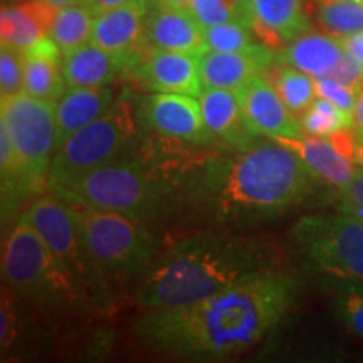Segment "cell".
<instances>
[{"instance_id": "83f0119b", "label": "cell", "mask_w": 363, "mask_h": 363, "mask_svg": "<svg viewBox=\"0 0 363 363\" xmlns=\"http://www.w3.org/2000/svg\"><path fill=\"white\" fill-rule=\"evenodd\" d=\"M301 128L305 135L330 136L337 131L353 128V116L330 99L318 96L308 110L303 113Z\"/></svg>"}, {"instance_id": "d6986e66", "label": "cell", "mask_w": 363, "mask_h": 363, "mask_svg": "<svg viewBox=\"0 0 363 363\" xmlns=\"http://www.w3.org/2000/svg\"><path fill=\"white\" fill-rule=\"evenodd\" d=\"M118 101L110 84L98 88H67L56 104V150L69 136L93 123Z\"/></svg>"}, {"instance_id": "f6af8a7d", "label": "cell", "mask_w": 363, "mask_h": 363, "mask_svg": "<svg viewBox=\"0 0 363 363\" xmlns=\"http://www.w3.org/2000/svg\"><path fill=\"white\" fill-rule=\"evenodd\" d=\"M362 34H363V33H362Z\"/></svg>"}, {"instance_id": "52a82bcc", "label": "cell", "mask_w": 363, "mask_h": 363, "mask_svg": "<svg viewBox=\"0 0 363 363\" xmlns=\"http://www.w3.org/2000/svg\"><path fill=\"white\" fill-rule=\"evenodd\" d=\"M22 217L43 235L78 299L104 303L108 298L106 276L91 261L69 203L49 192L35 199Z\"/></svg>"}, {"instance_id": "e575fe53", "label": "cell", "mask_w": 363, "mask_h": 363, "mask_svg": "<svg viewBox=\"0 0 363 363\" xmlns=\"http://www.w3.org/2000/svg\"><path fill=\"white\" fill-rule=\"evenodd\" d=\"M340 199H342L345 211L352 212L358 219H363V169L357 165V172L350 180V184L340 189Z\"/></svg>"}, {"instance_id": "5b68a950", "label": "cell", "mask_w": 363, "mask_h": 363, "mask_svg": "<svg viewBox=\"0 0 363 363\" xmlns=\"http://www.w3.org/2000/svg\"><path fill=\"white\" fill-rule=\"evenodd\" d=\"M91 261L106 278L145 272L155 259V244L145 222L121 212L67 202Z\"/></svg>"}, {"instance_id": "ffe728a7", "label": "cell", "mask_w": 363, "mask_h": 363, "mask_svg": "<svg viewBox=\"0 0 363 363\" xmlns=\"http://www.w3.org/2000/svg\"><path fill=\"white\" fill-rule=\"evenodd\" d=\"M57 9L45 0H27L21 4H4L0 11V39L12 48H33L48 38Z\"/></svg>"}, {"instance_id": "8992f818", "label": "cell", "mask_w": 363, "mask_h": 363, "mask_svg": "<svg viewBox=\"0 0 363 363\" xmlns=\"http://www.w3.org/2000/svg\"><path fill=\"white\" fill-rule=\"evenodd\" d=\"M136 133L131 104L120 98L110 111L76 131L56 150L49 169L48 190L65 187L91 170L126 157Z\"/></svg>"}, {"instance_id": "603a6c76", "label": "cell", "mask_w": 363, "mask_h": 363, "mask_svg": "<svg viewBox=\"0 0 363 363\" xmlns=\"http://www.w3.org/2000/svg\"><path fill=\"white\" fill-rule=\"evenodd\" d=\"M123 71H128L123 59L104 51L93 43L81 45L62 59V72L67 88L108 86Z\"/></svg>"}, {"instance_id": "484cf974", "label": "cell", "mask_w": 363, "mask_h": 363, "mask_svg": "<svg viewBox=\"0 0 363 363\" xmlns=\"http://www.w3.org/2000/svg\"><path fill=\"white\" fill-rule=\"evenodd\" d=\"M315 19L326 34L345 39L363 33V4L357 0H313Z\"/></svg>"}, {"instance_id": "2e32d148", "label": "cell", "mask_w": 363, "mask_h": 363, "mask_svg": "<svg viewBox=\"0 0 363 363\" xmlns=\"http://www.w3.org/2000/svg\"><path fill=\"white\" fill-rule=\"evenodd\" d=\"M272 65L269 48L261 45L252 52L203 51L199 56V71L203 88L238 91Z\"/></svg>"}, {"instance_id": "74e56055", "label": "cell", "mask_w": 363, "mask_h": 363, "mask_svg": "<svg viewBox=\"0 0 363 363\" xmlns=\"http://www.w3.org/2000/svg\"><path fill=\"white\" fill-rule=\"evenodd\" d=\"M353 126L357 131H363V86L357 91L355 108H353Z\"/></svg>"}, {"instance_id": "8fae6325", "label": "cell", "mask_w": 363, "mask_h": 363, "mask_svg": "<svg viewBox=\"0 0 363 363\" xmlns=\"http://www.w3.org/2000/svg\"><path fill=\"white\" fill-rule=\"evenodd\" d=\"M140 123L167 140L211 143L216 136L207 128L199 98L182 93H153L140 104Z\"/></svg>"}, {"instance_id": "4fadbf2b", "label": "cell", "mask_w": 363, "mask_h": 363, "mask_svg": "<svg viewBox=\"0 0 363 363\" xmlns=\"http://www.w3.org/2000/svg\"><path fill=\"white\" fill-rule=\"evenodd\" d=\"M199 56L201 54L148 48L128 72L136 83L155 93H182L199 98L203 91Z\"/></svg>"}, {"instance_id": "60d3db41", "label": "cell", "mask_w": 363, "mask_h": 363, "mask_svg": "<svg viewBox=\"0 0 363 363\" xmlns=\"http://www.w3.org/2000/svg\"><path fill=\"white\" fill-rule=\"evenodd\" d=\"M355 163L363 169V145H357V153H355Z\"/></svg>"}, {"instance_id": "d4e9b609", "label": "cell", "mask_w": 363, "mask_h": 363, "mask_svg": "<svg viewBox=\"0 0 363 363\" xmlns=\"http://www.w3.org/2000/svg\"><path fill=\"white\" fill-rule=\"evenodd\" d=\"M93 22L94 12L84 4L57 9L49 38L59 45V49L66 56L89 43Z\"/></svg>"}, {"instance_id": "9c48e42d", "label": "cell", "mask_w": 363, "mask_h": 363, "mask_svg": "<svg viewBox=\"0 0 363 363\" xmlns=\"http://www.w3.org/2000/svg\"><path fill=\"white\" fill-rule=\"evenodd\" d=\"M293 239L313 266L363 293V220L355 216L305 217Z\"/></svg>"}, {"instance_id": "9a60e30c", "label": "cell", "mask_w": 363, "mask_h": 363, "mask_svg": "<svg viewBox=\"0 0 363 363\" xmlns=\"http://www.w3.org/2000/svg\"><path fill=\"white\" fill-rule=\"evenodd\" d=\"M249 27L266 48L289 44L308 33L305 0H246Z\"/></svg>"}, {"instance_id": "5bb4252c", "label": "cell", "mask_w": 363, "mask_h": 363, "mask_svg": "<svg viewBox=\"0 0 363 363\" xmlns=\"http://www.w3.org/2000/svg\"><path fill=\"white\" fill-rule=\"evenodd\" d=\"M240 108L256 133L269 140L301 138L305 131L279 93L262 74L235 91Z\"/></svg>"}, {"instance_id": "6da1fadb", "label": "cell", "mask_w": 363, "mask_h": 363, "mask_svg": "<svg viewBox=\"0 0 363 363\" xmlns=\"http://www.w3.org/2000/svg\"><path fill=\"white\" fill-rule=\"evenodd\" d=\"M294 294L293 276L269 266L201 301L143 310L133 333L153 350L177 357L238 355L279 325Z\"/></svg>"}, {"instance_id": "ac0fdd59", "label": "cell", "mask_w": 363, "mask_h": 363, "mask_svg": "<svg viewBox=\"0 0 363 363\" xmlns=\"http://www.w3.org/2000/svg\"><path fill=\"white\" fill-rule=\"evenodd\" d=\"M147 45L152 49L175 52L202 54L207 51L203 43V27L189 9H152L145 29Z\"/></svg>"}, {"instance_id": "ab89813d", "label": "cell", "mask_w": 363, "mask_h": 363, "mask_svg": "<svg viewBox=\"0 0 363 363\" xmlns=\"http://www.w3.org/2000/svg\"><path fill=\"white\" fill-rule=\"evenodd\" d=\"M45 2H49L56 9H62V7L76 6V4H83V0H45Z\"/></svg>"}, {"instance_id": "e0dca14e", "label": "cell", "mask_w": 363, "mask_h": 363, "mask_svg": "<svg viewBox=\"0 0 363 363\" xmlns=\"http://www.w3.org/2000/svg\"><path fill=\"white\" fill-rule=\"evenodd\" d=\"M199 101L207 128L216 138H220L222 142L240 152L257 143V136L261 135L249 125L235 91L203 88Z\"/></svg>"}, {"instance_id": "277c9868", "label": "cell", "mask_w": 363, "mask_h": 363, "mask_svg": "<svg viewBox=\"0 0 363 363\" xmlns=\"http://www.w3.org/2000/svg\"><path fill=\"white\" fill-rule=\"evenodd\" d=\"M49 192L66 202L121 212L143 222L155 217L163 201L162 182L155 170L147 169L138 158L128 157L118 158Z\"/></svg>"}, {"instance_id": "7c38bea8", "label": "cell", "mask_w": 363, "mask_h": 363, "mask_svg": "<svg viewBox=\"0 0 363 363\" xmlns=\"http://www.w3.org/2000/svg\"><path fill=\"white\" fill-rule=\"evenodd\" d=\"M152 7V0H135L98 13L94 16L89 43L123 59L130 69L143 56V48H148L145 29Z\"/></svg>"}, {"instance_id": "1f68e13d", "label": "cell", "mask_w": 363, "mask_h": 363, "mask_svg": "<svg viewBox=\"0 0 363 363\" xmlns=\"http://www.w3.org/2000/svg\"><path fill=\"white\" fill-rule=\"evenodd\" d=\"M338 316L348 330L363 338V293L343 286L337 303Z\"/></svg>"}, {"instance_id": "7bdbcfd3", "label": "cell", "mask_w": 363, "mask_h": 363, "mask_svg": "<svg viewBox=\"0 0 363 363\" xmlns=\"http://www.w3.org/2000/svg\"><path fill=\"white\" fill-rule=\"evenodd\" d=\"M4 4H21V2H27V0H2Z\"/></svg>"}, {"instance_id": "ba28073f", "label": "cell", "mask_w": 363, "mask_h": 363, "mask_svg": "<svg viewBox=\"0 0 363 363\" xmlns=\"http://www.w3.org/2000/svg\"><path fill=\"white\" fill-rule=\"evenodd\" d=\"M2 276L17 296L43 305L79 301L45 240L26 217L9 233L2 251Z\"/></svg>"}, {"instance_id": "b9f144b4", "label": "cell", "mask_w": 363, "mask_h": 363, "mask_svg": "<svg viewBox=\"0 0 363 363\" xmlns=\"http://www.w3.org/2000/svg\"><path fill=\"white\" fill-rule=\"evenodd\" d=\"M357 145H363V131H357Z\"/></svg>"}, {"instance_id": "cb8c5ba5", "label": "cell", "mask_w": 363, "mask_h": 363, "mask_svg": "<svg viewBox=\"0 0 363 363\" xmlns=\"http://www.w3.org/2000/svg\"><path fill=\"white\" fill-rule=\"evenodd\" d=\"M343 51L342 39L330 34L305 33L286 44L281 61L313 78H325L337 69Z\"/></svg>"}, {"instance_id": "d590c367", "label": "cell", "mask_w": 363, "mask_h": 363, "mask_svg": "<svg viewBox=\"0 0 363 363\" xmlns=\"http://www.w3.org/2000/svg\"><path fill=\"white\" fill-rule=\"evenodd\" d=\"M135 2V0H83V4L86 7H89L91 11L94 12V16L98 13L111 11V9L126 6V4Z\"/></svg>"}, {"instance_id": "4dcf8cb0", "label": "cell", "mask_w": 363, "mask_h": 363, "mask_svg": "<svg viewBox=\"0 0 363 363\" xmlns=\"http://www.w3.org/2000/svg\"><path fill=\"white\" fill-rule=\"evenodd\" d=\"M24 51L2 44L0 48V98L24 93Z\"/></svg>"}, {"instance_id": "44dd1931", "label": "cell", "mask_w": 363, "mask_h": 363, "mask_svg": "<svg viewBox=\"0 0 363 363\" xmlns=\"http://www.w3.org/2000/svg\"><path fill=\"white\" fill-rule=\"evenodd\" d=\"M276 142L293 150L315 179L337 189L350 184L357 172V163L342 155L328 136L310 135L301 138H279Z\"/></svg>"}, {"instance_id": "d6a6232c", "label": "cell", "mask_w": 363, "mask_h": 363, "mask_svg": "<svg viewBox=\"0 0 363 363\" xmlns=\"http://www.w3.org/2000/svg\"><path fill=\"white\" fill-rule=\"evenodd\" d=\"M316 84V94L321 98L330 99L337 106L342 108L343 111L350 113L353 116V108H355L357 93L353 89L340 83L338 79L331 78V76H325V78H315Z\"/></svg>"}, {"instance_id": "3957f363", "label": "cell", "mask_w": 363, "mask_h": 363, "mask_svg": "<svg viewBox=\"0 0 363 363\" xmlns=\"http://www.w3.org/2000/svg\"><path fill=\"white\" fill-rule=\"evenodd\" d=\"M315 179L296 153L271 140L240 152L211 170L217 211L230 219L278 216L306 197Z\"/></svg>"}, {"instance_id": "4316f807", "label": "cell", "mask_w": 363, "mask_h": 363, "mask_svg": "<svg viewBox=\"0 0 363 363\" xmlns=\"http://www.w3.org/2000/svg\"><path fill=\"white\" fill-rule=\"evenodd\" d=\"M274 88L294 116L303 115L318 96L315 78L289 65L279 67Z\"/></svg>"}, {"instance_id": "7402d4cb", "label": "cell", "mask_w": 363, "mask_h": 363, "mask_svg": "<svg viewBox=\"0 0 363 363\" xmlns=\"http://www.w3.org/2000/svg\"><path fill=\"white\" fill-rule=\"evenodd\" d=\"M24 93L48 103H56L67 89L62 72V54L59 45L49 38H44L26 49Z\"/></svg>"}, {"instance_id": "f35d334b", "label": "cell", "mask_w": 363, "mask_h": 363, "mask_svg": "<svg viewBox=\"0 0 363 363\" xmlns=\"http://www.w3.org/2000/svg\"><path fill=\"white\" fill-rule=\"evenodd\" d=\"M157 6L169 9H189L190 0H155Z\"/></svg>"}, {"instance_id": "f1b7e54d", "label": "cell", "mask_w": 363, "mask_h": 363, "mask_svg": "<svg viewBox=\"0 0 363 363\" xmlns=\"http://www.w3.org/2000/svg\"><path fill=\"white\" fill-rule=\"evenodd\" d=\"M203 43L211 51L220 52H252L261 48L254 43L251 27L242 22H224L203 27Z\"/></svg>"}, {"instance_id": "8d00e7d4", "label": "cell", "mask_w": 363, "mask_h": 363, "mask_svg": "<svg viewBox=\"0 0 363 363\" xmlns=\"http://www.w3.org/2000/svg\"><path fill=\"white\" fill-rule=\"evenodd\" d=\"M342 44L345 45V49H348V51H350L363 66V34L360 33V34L350 35V38H345L342 39Z\"/></svg>"}, {"instance_id": "f546056e", "label": "cell", "mask_w": 363, "mask_h": 363, "mask_svg": "<svg viewBox=\"0 0 363 363\" xmlns=\"http://www.w3.org/2000/svg\"><path fill=\"white\" fill-rule=\"evenodd\" d=\"M189 11L202 27L242 22L249 26L246 0H190Z\"/></svg>"}, {"instance_id": "ee69618b", "label": "cell", "mask_w": 363, "mask_h": 363, "mask_svg": "<svg viewBox=\"0 0 363 363\" xmlns=\"http://www.w3.org/2000/svg\"><path fill=\"white\" fill-rule=\"evenodd\" d=\"M357 2H360V4H363V0H357Z\"/></svg>"}, {"instance_id": "836d02e7", "label": "cell", "mask_w": 363, "mask_h": 363, "mask_svg": "<svg viewBox=\"0 0 363 363\" xmlns=\"http://www.w3.org/2000/svg\"><path fill=\"white\" fill-rule=\"evenodd\" d=\"M331 78L338 79L340 83L348 86V88L357 93V91L363 86V66L348 49H345L342 59H340L337 69L333 71Z\"/></svg>"}, {"instance_id": "30bf717a", "label": "cell", "mask_w": 363, "mask_h": 363, "mask_svg": "<svg viewBox=\"0 0 363 363\" xmlns=\"http://www.w3.org/2000/svg\"><path fill=\"white\" fill-rule=\"evenodd\" d=\"M0 99V126L11 138L33 192H43L56 153V103L27 93Z\"/></svg>"}, {"instance_id": "7a4b0ae2", "label": "cell", "mask_w": 363, "mask_h": 363, "mask_svg": "<svg viewBox=\"0 0 363 363\" xmlns=\"http://www.w3.org/2000/svg\"><path fill=\"white\" fill-rule=\"evenodd\" d=\"M269 261L261 239L222 233L189 235L153 259L136 289V303L142 310L190 305L274 266Z\"/></svg>"}]
</instances>
